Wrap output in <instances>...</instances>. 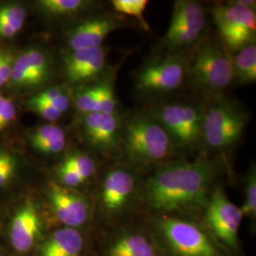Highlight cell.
<instances>
[{"mask_svg": "<svg viewBox=\"0 0 256 256\" xmlns=\"http://www.w3.org/2000/svg\"><path fill=\"white\" fill-rule=\"evenodd\" d=\"M216 173L214 162L205 158L165 166L146 182L142 200L149 210L164 216L205 208Z\"/></svg>", "mask_w": 256, "mask_h": 256, "instance_id": "obj_1", "label": "cell"}, {"mask_svg": "<svg viewBox=\"0 0 256 256\" xmlns=\"http://www.w3.org/2000/svg\"><path fill=\"white\" fill-rule=\"evenodd\" d=\"M122 146L128 162L146 167L170 158L174 144L160 122L148 116H138L128 120Z\"/></svg>", "mask_w": 256, "mask_h": 256, "instance_id": "obj_2", "label": "cell"}, {"mask_svg": "<svg viewBox=\"0 0 256 256\" xmlns=\"http://www.w3.org/2000/svg\"><path fill=\"white\" fill-rule=\"evenodd\" d=\"M156 227L170 256H224L210 234L192 221L164 216Z\"/></svg>", "mask_w": 256, "mask_h": 256, "instance_id": "obj_3", "label": "cell"}, {"mask_svg": "<svg viewBox=\"0 0 256 256\" xmlns=\"http://www.w3.org/2000/svg\"><path fill=\"white\" fill-rule=\"evenodd\" d=\"M252 4L238 1L220 5L212 10L220 36L232 52H238L256 41V14Z\"/></svg>", "mask_w": 256, "mask_h": 256, "instance_id": "obj_4", "label": "cell"}, {"mask_svg": "<svg viewBox=\"0 0 256 256\" xmlns=\"http://www.w3.org/2000/svg\"><path fill=\"white\" fill-rule=\"evenodd\" d=\"M190 74L194 82L202 88L222 92L234 81L232 60L220 45L209 41L194 55Z\"/></svg>", "mask_w": 256, "mask_h": 256, "instance_id": "obj_5", "label": "cell"}, {"mask_svg": "<svg viewBox=\"0 0 256 256\" xmlns=\"http://www.w3.org/2000/svg\"><path fill=\"white\" fill-rule=\"evenodd\" d=\"M205 210V221L210 236L221 247L236 250L238 232L244 218L241 209L230 202L222 189H216L210 194Z\"/></svg>", "mask_w": 256, "mask_h": 256, "instance_id": "obj_6", "label": "cell"}, {"mask_svg": "<svg viewBox=\"0 0 256 256\" xmlns=\"http://www.w3.org/2000/svg\"><path fill=\"white\" fill-rule=\"evenodd\" d=\"M246 118L234 106L222 102L203 116L202 137L208 146L218 150L234 146L242 136Z\"/></svg>", "mask_w": 256, "mask_h": 256, "instance_id": "obj_7", "label": "cell"}, {"mask_svg": "<svg viewBox=\"0 0 256 256\" xmlns=\"http://www.w3.org/2000/svg\"><path fill=\"white\" fill-rule=\"evenodd\" d=\"M186 68L182 61L167 57L146 66L136 79L137 88L144 93H162L178 90L185 79Z\"/></svg>", "mask_w": 256, "mask_h": 256, "instance_id": "obj_8", "label": "cell"}, {"mask_svg": "<svg viewBox=\"0 0 256 256\" xmlns=\"http://www.w3.org/2000/svg\"><path fill=\"white\" fill-rule=\"evenodd\" d=\"M48 198L55 218L64 227L78 229L90 218V207L86 198L61 184L50 182Z\"/></svg>", "mask_w": 256, "mask_h": 256, "instance_id": "obj_9", "label": "cell"}, {"mask_svg": "<svg viewBox=\"0 0 256 256\" xmlns=\"http://www.w3.org/2000/svg\"><path fill=\"white\" fill-rule=\"evenodd\" d=\"M135 191V178L126 169L110 170L102 184L100 205L104 214L115 218L128 207Z\"/></svg>", "mask_w": 256, "mask_h": 256, "instance_id": "obj_10", "label": "cell"}, {"mask_svg": "<svg viewBox=\"0 0 256 256\" xmlns=\"http://www.w3.org/2000/svg\"><path fill=\"white\" fill-rule=\"evenodd\" d=\"M41 232V220L36 205L32 200L22 205L10 225V243L18 254H27L36 244Z\"/></svg>", "mask_w": 256, "mask_h": 256, "instance_id": "obj_11", "label": "cell"}, {"mask_svg": "<svg viewBox=\"0 0 256 256\" xmlns=\"http://www.w3.org/2000/svg\"><path fill=\"white\" fill-rule=\"evenodd\" d=\"M106 50L102 48L72 50L64 57V74L72 82H81L101 74L106 66Z\"/></svg>", "mask_w": 256, "mask_h": 256, "instance_id": "obj_12", "label": "cell"}, {"mask_svg": "<svg viewBox=\"0 0 256 256\" xmlns=\"http://www.w3.org/2000/svg\"><path fill=\"white\" fill-rule=\"evenodd\" d=\"M119 117L115 113H90L84 122V133L94 146L110 150L117 146L120 140Z\"/></svg>", "mask_w": 256, "mask_h": 256, "instance_id": "obj_13", "label": "cell"}, {"mask_svg": "<svg viewBox=\"0 0 256 256\" xmlns=\"http://www.w3.org/2000/svg\"><path fill=\"white\" fill-rule=\"evenodd\" d=\"M117 28V23L108 16H95L74 28L68 36V44L72 50L102 46L106 37Z\"/></svg>", "mask_w": 256, "mask_h": 256, "instance_id": "obj_14", "label": "cell"}, {"mask_svg": "<svg viewBox=\"0 0 256 256\" xmlns=\"http://www.w3.org/2000/svg\"><path fill=\"white\" fill-rule=\"evenodd\" d=\"M84 238L78 229L61 228L52 232L39 248L40 256H81Z\"/></svg>", "mask_w": 256, "mask_h": 256, "instance_id": "obj_15", "label": "cell"}, {"mask_svg": "<svg viewBox=\"0 0 256 256\" xmlns=\"http://www.w3.org/2000/svg\"><path fill=\"white\" fill-rule=\"evenodd\" d=\"M106 256H158L152 240L138 232H126L111 239Z\"/></svg>", "mask_w": 256, "mask_h": 256, "instance_id": "obj_16", "label": "cell"}, {"mask_svg": "<svg viewBox=\"0 0 256 256\" xmlns=\"http://www.w3.org/2000/svg\"><path fill=\"white\" fill-rule=\"evenodd\" d=\"M170 25H182L202 32L206 25L205 10L194 1H176Z\"/></svg>", "mask_w": 256, "mask_h": 256, "instance_id": "obj_17", "label": "cell"}, {"mask_svg": "<svg viewBox=\"0 0 256 256\" xmlns=\"http://www.w3.org/2000/svg\"><path fill=\"white\" fill-rule=\"evenodd\" d=\"M234 80L245 84L256 80V43L243 46L232 59Z\"/></svg>", "mask_w": 256, "mask_h": 256, "instance_id": "obj_18", "label": "cell"}, {"mask_svg": "<svg viewBox=\"0 0 256 256\" xmlns=\"http://www.w3.org/2000/svg\"><path fill=\"white\" fill-rule=\"evenodd\" d=\"M26 10L18 4L0 8V37L10 38L16 36L26 21Z\"/></svg>", "mask_w": 256, "mask_h": 256, "instance_id": "obj_19", "label": "cell"}, {"mask_svg": "<svg viewBox=\"0 0 256 256\" xmlns=\"http://www.w3.org/2000/svg\"><path fill=\"white\" fill-rule=\"evenodd\" d=\"M200 36L202 32L192 28L182 25H169V28L164 38V44L171 50L180 48L192 45Z\"/></svg>", "mask_w": 256, "mask_h": 256, "instance_id": "obj_20", "label": "cell"}, {"mask_svg": "<svg viewBox=\"0 0 256 256\" xmlns=\"http://www.w3.org/2000/svg\"><path fill=\"white\" fill-rule=\"evenodd\" d=\"M38 3L43 12L54 16L75 14L90 5L84 0H41Z\"/></svg>", "mask_w": 256, "mask_h": 256, "instance_id": "obj_21", "label": "cell"}, {"mask_svg": "<svg viewBox=\"0 0 256 256\" xmlns=\"http://www.w3.org/2000/svg\"><path fill=\"white\" fill-rule=\"evenodd\" d=\"M60 140H66V133L63 128L54 124L42 126L30 134V144L36 150L40 147Z\"/></svg>", "mask_w": 256, "mask_h": 256, "instance_id": "obj_22", "label": "cell"}, {"mask_svg": "<svg viewBox=\"0 0 256 256\" xmlns=\"http://www.w3.org/2000/svg\"><path fill=\"white\" fill-rule=\"evenodd\" d=\"M148 5L147 0H113L112 6L118 12L134 16L140 22L147 32H151L150 27L144 19V10Z\"/></svg>", "mask_w": 256, "mask_h": 256, "instance_id": "obj_23", "label": "cell"}, {"mask_svg": "<svg viewBox=\"0 0 256 256\" xmlns=\"http://www.w3.org/2000/svg\"><path fill=\"white\" fill-rule=\"evenodd\" d=\"M63 164L74 169L86 182L96 171V164L92 156L82 153H75L66 158Z\"/></svg>", "mask_w": 256, "mask_h": 256, "instance_id": "obj_24", "label": "cell"}, {"mask_svg": "<svg viewBox=\"0 0 256 256\" xmlns=\"http://www.w3.org/2000/svg\"><path fill=\"white\" fill-rule=\"evenodd\" d=\"M116 106L117 101L112 86L108 82H102L100 84H97L95 113H115Z\"/></svg>", "mask_w": 256, "mask_h": 256, "instance_id": "obj_25", "label": "cell"}, {"mask_svg": "<svg viewBox=\"0 0 256 256\" xmlns=\"http://www.w3.org/2000/svg\"><path fill=\"white\" fill-rule=\"evenodd\" d=\"M244 216L248 218L252 222L256 218V174L254 167L248 176L245 190V200L243 206L240 208Z\"/></svg>", "mask_w": 256, "mask_h": 256, "instance_id": "obj_26", "label": "cell"}, {"mask_svg": "<svg viewBox=\"0 0 256 256\" xmlns=\"http://www.w3.org/2000/svg\"><path fill=\"white\" fill-rule=\"evenodd\" d=\"M18 170V160L7 151L0 150V188L4 187L14 178Z\"/></svg>", "mask_w": 256, "mask_h": 256, "instance_id": "obj_27", "label": "cell"}, {"mask_svg": "<svg viewBox=\"0 0 256 256\" xmlns=\"http://www.w3.org/2000/svg\"><path fill=\"white\" fill-rule=\"evenodd\" d=\"M96 97H97V86L90 88L84 90L79 93L76 99L77 110L84 114L95 113L96 110Z\"/></svg>", "mask_w": 256, "mask_h": 256, "instance_id": "obj_28", "label": "cell"}, {"mask_svg": "<svg viewBox=\"0 0 256 256\" xmlns=\"http://www.w3.org/2000/svg\"><path fill=\"white\" fill-rule=\"evenodd\" d=\"M27 104L30 110L36 111L37 114H39L42 118L48 122H55L60 119L62 116V113L55 110L54 106H52L45 102L37 100L34 97L30 99Z\"/></svg>", "mask_w": 256, "mask_h": 256, "instance_id": "obj_29", "label": "cell"}, {"mask_svg": "<svg viewBox=\"0 0 256 256\" xmlns=\"http://www.w3.org/2000/svg\"><path fill=\"white\" fill-rule=\"evenodd\" d=\"M57 174L61 182V185L66 188L77 187L82 183L86 182V180L74 169L64 164L63 162L59 166L57 170Z\"/></svg>", "mask_w": 256, "mask_h": 256, "instance_id": "obj_30", "label": "cell"}, {"mask_svg": "<svg viewBox=\"0 0 256 256\" xmlns=\"http://www.w3.org/2000/svg\"><path fill=\"white\" fill-rule=\"evenodd\" d=\"M14 62L12 55L0 48V88L10 80Z\"/></svg>", "mask_w": 256, "mask_h": 256, "instance_id": "obj_31", "label": "cell"}, {"mask_svg": "<svg viewBox=\"0 0 256 256\" xmlns=\"http://www.w3.org/2000/svg\"><path fill=\"white\" fill-rule=\"evenodd\" d=\"M16 118V108L14 104L7 99L2 110L0 111V130L7 128Z\"/></svg>", "mask_w": 256, "mask_h": 256, "instance_id": "obj_32", "label": "cell"}, {"mask_svg": "<svg viewBox=\"0 0 256 256\" xmlns=\"http://www.w3.org/2000/svg\"><path fill=\"white\" fill-rule=\"evenodd\" d=\"M64 92H62L59 88H48L44 92H40L38 93L36 96H34V98L37 100H40V101L45 102L46 104H50L52 102L55 101L59 96H61Z\"/></svg>", "mask_w": 256, "mask_h": 256, "instance_id": "obj_33", "label": "cell"}, {"mask_svg": "<svg viewBox=\"0 0 256 256\" xmlns=\"http://www.w3.org/2000/svg\"><path fill=\"white\" fill-rule=\"evenodd\" d=\"M6 101H7V98H5V97H3V96H0V111L3 108V106H4Z\"/></svg>", "mask_w": 256, "mask_h": 256, "instance_id": "obj_34", "label": "cell"}]
</instances>
